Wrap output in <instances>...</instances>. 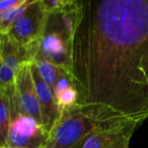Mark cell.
<instances>
[{
  "mask_svg": "<svg viewBox=\"0 0 148 148\" xmlns=\"http://www.w3.org/2000/svg\"><path fill=\"white\" fill-rule=\"evenodd\" d=\"M27 0H0V14L20 6Z\"/></svg>",
  "mask_w": 148,
  "mask_h": 148,
  "instance_id": "obj_15",
  "label": "cell"
},
{
  "mask_svg": "<svg viewBox=\"0 0 148 148\" xmlns=\"http://www.w3.org/2000/svg\"><path fill=\"white\" fill-rule=\"evenodd\" d=\"M0 64H1V60H0Z\"/></svg>",
  "mask_w": 148,
  "mask_h": 148,
  "instance_id": "obj_18",
  "label": "cell"
},
{
  "mask_svg": "<svg viewBox=\"0 0 148 148\" xmlns=\"http://www.w3.org/2000/svg\"><path fill=\"white\" fill-rule=\"evenodd\" d=\"M0 148H16V147H9V146H3V147H0Z\"/></svg>",
  "mask_w": 148,
  "mask_h": 148,
  "instance_id": "obj_16",
  "label": "cell"
},
{
  "mask_svg": "<svg viewBox=\"0 0 148 148\" xmlns=\"http://www.w3.org/2000/svg\"><path fill=\"white\" fill-rule=\"evenodd\" d=\"M15 100L22 113L34 118L45 126L42 112L31 73V62L22 64L17 72L15 80Z\"/></svg>",
  "mask_w": 148,
  "mask_h": 148,
  "instance_id": "obj_7",
  "label": "cell"
},
{
  "mask_svg": "<svg viewBox=\"0 0 148 148\" xmlns=\"http://www.w3.org/2000/svg\"><path fill=\"white\" fill-rule=\"evenodd\" d=\"M40 2L49 14H53L73 7L79 0H40Z\"/></svg>",
  "mask_w": 148,
  "mask_h": 148,
  "instance_id": "obj_14",
  "label": "cell"
},
{
  "mask_svg": "<svg viewBox=\"0 0 148 148\" xmlns=\"http://www.w3.org/2000/svg\"><path fill=\"white\" fill-rule=\"evenodd\" d=\"M115 121H103L77 105L60 113L43 148H82L89 135Z\"/></svg>",
  "mask_w": 148,
  "mask_h": 148,
  "instance_id": "obj_2",
  "label": "cell"
},
{
  "mask_svg": "<svg viewBox=\"0 0 148 148\" xmlns=\"http://www.w3.org/2000/svg\"><path fill=\"white\" fill-rule=\"evenodd\" d=\"M1 34H2V33H1V32H0V37H1Z\"/></svg>",
  "mask_w": 148,
  "mask_h": 148,
  "instance_id": "obj_17",
  "label": "cell"
},
{
  "mask_svg": "<svg viewBox=\"0 0 148 148\" xmlns=\"http://www.w3.org/2000/svg\"><path fill=\"white\" fill-rule=\"evenodd\" d=\"M31 73H32L37 98H38L41 112H42L45 127L47 132H49L56 122L59 120L60 111L56 101V96L53 88L41 78L36 66L33 62H31Z\"/></svg>",
  "mask_w": 148,
  "mask_h": 148,
  "instance_id": "obj_8",
  "label": "cell"
},
{
  "mask_svg": "<svg viewBox=\"0 0 148 148\" xmlns=\"http://www.w3.org/2000/svg\"><path fill=\"white\" fill-rule=\"evenodd\" d=\"M32 62L36 66L41 78L53 90L60 76L62 74V72H64V70L59 68L58 66L53 64V62H49V60L41 59V58H34Z\"/></svg>",
  "mask_w": 148,
  "mask_h": 148,
  "instance_id": "obj_11",
  "label": "cell"
},
{
  "mask_svg": "<svg viewBox=\"0 0 148 148\" xmlns=\"http://www.w3.org/2000/svg\"><path fill=\"white\" fill-rule=\"evenodd\" d=\"M10 98L11 121L6 146L16 148H43L49 132L34 118L22 113L15 100V88L5 92Z\"/></svg>",
  "mask_w": 148,
  "mask_h": 148,
  "instance_id": "obj_3",
  "label": "cell"
},
{
  "mask_svg": "<svg viewBox=\"0 0 148 148\" xmlns=\"http://www.w3.org/2000/svg\"><path fill=\"white\" fill-rule=\"evenodd\" d=\"M72 42L73 37L64 30L57 13L51 14L34 58L49 60L71 74Z\"/></svg>",
  "mask_w": 148,
  "mask_h": 148,
  "instance_id": "obj_4",
  "label": "cell"
},
{
  "mask_svg": "<svg viewBox=\"0 0 148 148\" xmlns=\"http://www.w3.org/2000/svg\"><path fill=\"white\" fill-rule=\"evenodd\" d=\"M55 96L60 113L78 105L79 94L74 85L64 89V91L60 92V93L56 94Z\"/></svg>",
  "mask_w": 148,
  "mask_h": 148,
  "instance_id": "obj_13",
  "label": "cell"
},
{
  "mask_svg": "<svg viewBox=\"0 0 148 148\" xmlns=\"http://www.w3.org/2000/svg\"><path fill=\"white\" fill-rule=\"evenodd\" d=\"M140 125L132 120L109 123L89 135L82 148H129L131 137Z\"/></svg>",
  "mask_w": 148,
  "mask_h": 148,
  "instance_id": "obj_6",
  "label": "cell"
},
{
  "mask_svg": "<svg viewBox=\"0 0 148 148\" xmlns=\"http://www.w3.org/2000/svg\"><path fill=\"white\" fill-rule=\"evenodd\" d=\"M38 0H27L20 6L12 9L5 11L0 14V32L1 33H7L11 26L25 13V11L28 9V7L33 4L34 2Z\"/></svg>",
  "mask_w": 148,
  "mask_h": 148,
  "instance_id": "obj_12",
  "label": "cell"
},
{
  "mask_svg": "<svg viewBox=\"0 0 148 148\" xmlns=\"http://www.w3.org/2000/svg\"><path fill=\"white\" fill-rule=\"evenodd\" d=\"M49 15L51 14L45 9L40 0H38L31 4L25 13L7 32L20 45L29 49L33 59L36 53L39 40L45 33Z\"/></svg>",
  "mask_w": 148,
  "mask_h": 148,
  "instance_id": "obj_5",
  "label": "cell"
},
{
  "mask_svg": "<svg viewBox=\"0 0 148 148\" xmlns=\"http://www.w3.org/2000/svg\"><path fill=\"white\" fill-rule=\"evenodd\" d=\"M71 76L95 117L148 119V0H81Z\"/></svg>",
  "mask_w": 148,
  "mask_h": 148,
  "instance_id": "obj_1",
  "label": "cell"
},
{
  "mask_svg": "<svg viewBox=\"0 0 148 148\" xmlns=\"http://www.w3.org/2000/svg\"><path fill=\"white\" fill-rule=\"evenodd\" d=\"M0 60L6 66L17 74L24 64L32 62V53L27 47L20 45L8 33H2L0 37Z\"/></svg>",
  "mask_w": 148,
  "mask_h": 148,
  "instance_id": "obj_9",
  "label": "cell"
},
{
  "mask_svg": "<svg viewBox=\"0 0 148 148\" xmlns=\"http://www.w3.org/2000/svg\"><path fill=\"white\" fill-rule=\"evenodd\" d=\"M11 121L10 98L0 90V147L6 146Z\"/></svg>",
  "mask_w": 148,
  "mask_h": 148,
  "instance_id": "obj_10",
  "label": "cell"
}]
</instances>
